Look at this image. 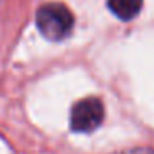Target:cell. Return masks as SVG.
Segmentation results:
<instances>
[{"label": "cell", "mask_w": 154, "mask_h": 154, "mask_svg": "<svg viewBox=\"0 0 154 154\" xmlns=\"http://www.w3.org/2000/svg\"><path fill=\"white\" fill-rule=\"evenodd\" d=\"M104 118V108L98 98H85L80 100L71 108L70 124L76 133H91L94 131Z\"/></svg>", "instance_id": "cell-2"}, {"label": "cell", "mask_w": 154, "mask_h": 154, "mask_svg": "<svg viewBox=\"0 0 154 154\" xmlns=\"http://www.w3.org/2000/svg\"><path fill=\"white\" fill-rule=\"evenodd\" d=\"M121 154H154L152 149H147V147H137V149H131V151H124Z\"/></svg>", "instance_id": "cell-4"}, {"label": "cell", "mask_w": 154, "mask_h": 154, "mask_svg": "<svg viewBox=\"0 0 154 154\" xmlns=\"http://www.w3.org/2000/svg\"><path fill=\"white\" fill-rule=\"evenodd\" d=\"M75 18L63 4H45L37 12V27L45 38L60 42L71 33Z\"/></svg>", "instance_id": "cell-1"}, {"label": "cell", "mask_w": 154, "mask_h": 154, "mask_svg": "<svg viewBox=\"0 0 154 154\" xmlns=\"http://www.w3.org/2000/svg\"><path fill=\"white\" fill-rule=\"evenodd\" d=\"M108 5L121 20H131L141 12L143 0H108Z\"/></svg>", "instance_id": "cell-3"}]
</instances>
